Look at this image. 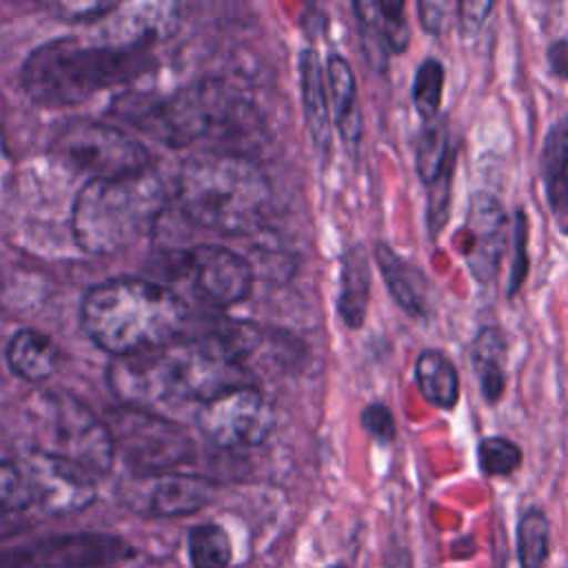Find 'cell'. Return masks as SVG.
<instances>
[{
	"instance_id": "8d00e7d4",
	"label": "cell",
	"mask_w": 568,
	"mask_h": 568,
	"mask_svg": "<svg viewBox=\"0 0 568 568\" xmlns=\"http://www.w3.org/2000/svg\"><path fill=\"white\" fill-rule=\"evenodd\" d=\"M118 4L113 2H106V4H100V2H89V4H58L53 11L60 16V20H100L104 13L109 11H115Z\"/></svg>"
},
{
	"instance_id": "8fae6325",
	"label": "cell",
	"mask_w": 568,
	"mask_h": 568,
	"mask_svg": "<svg viewBox=\"0 0 568 568\" xmlns=\"http://www.w3.org/2000/svg\"><path fill=\"white\" fill-rule=\"evenodd\" d=\"M173 266L189 282L195 297L217 308L244 302L255 280V268L244 255L215 244H202L180 253Z\"/></svg>"
},
{
	"instance_id": "5bb4252c",
	"label": "cell",
	"mask_w": 568,
	"mask_h": 568,
	"mask_svg": "<svg viewBox=\"0 0 568 568\" xmlns=\"http://www.w3.org/2000/svg\"><path fill=\"white\" fill-rule=\"evenodd\" d=\"M122 550L124 546L115 537L73 532L0 550V568H95L118 559Z\"/></svg>"
},
{
	"instance_id": "d6a6232c",
	"label": "cell",
	"mask_w": 568,
	"mask_h": 568,
	"mask_svg": "<svg viewBox=\"0 0 568 568\" xmlns=\"http://www.w3.org/2000/svg\"><path fill=\"white\" fill-rule=\"evenodd\" d=\"M453 171H455V164L448 166L433 184L426 186V229L433 240L442 233V229L450 217Z\"/></svg>"
},
{
	"instance_id": "ab89813d",
	"label": "cell",
	"mask_w": 568,
	"mask_h": 568,
	"mask_svg": "<svg viewBox=\"0 0 568 568\" xmlns=\"http://www.w3.org/2000/svg\"><path fill=\"white\" fill-rule=\"evenodd\" d=\"M388 568H410V557L402 550L399 555H395V557H393V564H390Z\"/></svg>"
},
{
	"instance_id": "6da1fadb",
	"label": "cell",
	"mask_w": 568,
	"mask_h": 568,
	"mask_svg": "<svg viewBox=\"0 0 568 568\" xmlns=\"http://www.w3.org/2000/svg\"><path fill=\"white\" fill-rule=\"evenodd\" d=\"M186 317L180 295L140 277L100 282L80 302V324L87 337L113 357L175 344L184 335Z\"/></svg>"
},
{
	"instance_id": "9c48e42d",
	"label": "cell",
	"mask_w": 568,
	"mask_h": 568,
	"mask_svg": "<svg viewBox=\"0 0 568 568\" xmlns=\"http://www.w3.org/2000/svg\"><path fill=\"white\" fill-rule=\"evenodd\" d=\"M106 382L124 406L158 413L160 406L193 404L180 339L164 348L113 357Z\"/></svg>"
},
{
	"instance_id": "83f0119b",
	"label": "cell",
	"mask_w": 568,
	"mask_h": 568,
	"mask_svg": "<svg viewBox=\"0 0 568 568\" xmlns=\"http://www.w3.org/2000/svg\"><path fill=\"white\" fill-rule=\"evenodd\" d=\"M521 446L508 437L488 435L477 444V464L486 477H508L521 466Z\"/></svg>"
},
{
	"instance_id": "836d02e7",
	"label": "cell",
	"mask_w": 568,
	"mask_h": 568,
	"mask_svg": "<svg viewBox=\"0 0 568 568\" xmlns=\"http://www.w3.org/2000/svg\"><path fill=\"white\" fill-rule=\"evenodd\" d=\"M362 428L379 444H390L397 435V426H395V417L390 413V408L382 402H373L368 404L362 415H359Z\"/></svg>"
},
{
	"instance_id": "60d3db41",
	"label": "cell",
	"mask_w": 568,
	"mask_h": 568,
	"mask_svg": "<svg viewBox=\"0 0 568 568\" xmlns=\"http://www.w3.org/2000/svg\"><path fill=\"white\" fill-rule=\"evenodd\" d=\"M328 568H346V566H342V564H335V566H328Z\"/></svg>"
},
{
	"instance_id": "cb8c5ba5",
	"label": "cell",
	"mask_w": 568,
	"mask_h": 568,
	"mask_svg": "<svg viewBox=\"0 0 568 568\" xmlns=\"http://www.w3.org/2000/svg\"><path fill=\"white\" fill-rule=\"evenodd\" d=\"M60 353L58 346L40 331L22 328L18 331L7 346L9 368L24 382L38 384L53 375Z\"/></svg>"
},
{
	"instance_id": "2e32d148",
	"label": "cell",
	"mask_w": 568,
	"mask_h": 568,
	"mask_svg": "<svg viewBox=\"0 0 568 568\" xmlns=\"http://www.w3.org/2000/svg\"><path fill=\"white\" fill-rule=\"evenodd\" d=\"M373 257L395 304L406 315L415 320H426L433 306L430 280L426 277V273L417 264L404 260L388 242H375Z\"/></svg>"
},
{
	"instance_id": "e0dca14e",
	"label": "cell",
	"mask_w": 568,
	"mask_h": 568,
	"mask_svg": "<svg viewBox=\"0 0 568 568\" xmlns=\"http://www.w3.org/2000/svg\"><path fill=\"white\" fill-rule=\"evenodd\" d=\"M539 175L552 222L568 237V111L548 126L541 140Z\"/></svg>"
},
{
	"instance_id": "4fadbf2b",
	"label": "cell",
	"mask_w": 568,
	"mask_h": 568,
	"mask_svg": "<svg viewBox=\"0 0 568 568\" xmlns=\"http://www.w3.org/2000/svg\"><path fill=\"white\" fill-rule=\"evenodd\" d=\"M506 231L508 213L504 202L488 191L473 193L466 204V242L459 253L470 277L481 286L493 284L499 273L501 260L506 255Z\"/></svg>"
},
{
	"instance_id": "d6986e66",
	"label": "cell",
	"mask_w": 568,
	"mask_h": 568,
	"mask_svg": "<svg viewBox=\"0 0 568 568\" xmlns=\"http://www.w3.org/2000/svg\"><path fill=\"white\" fill-rule=\"evenodd\" d=\"M326 87H328L333 122L342 140L348 146H357L364 131L362 109L357 100V82L351 69V62L339 53H331L326 60Z\"/></svg>"
},
{
	"instance_id": "d4e9b609",
	"label": "cell",
	"mask_w": 568,
	"mask_h": 568,
	"mask_svg": "<svg viewBox=\"0 0 568 568\" xmlns=\"http://www.w3.org/2000/svg\"><path fill=\"white\" fill-rule=\"evenodd\" d=\"M519 568H546L550 550V521L541 508H528L517 521Z\"/></svg>"
},
{
	"instance_id": "7c38bea8",
	"label": "cell",
	"mask_w": 568,
	"mask_h": 568,
	"mask_svg": "<svg viewBox=\"0 0 568 568\" xmlns=\"http://www.w3.org/2000/svg\"><path fill=\"white\" fill-rule=\"evenodd\" d=\"M122 501L142 515L151 517H184L204 508L213 495L215 484L189 473H153L129 477L120 486Z\"/></svg>"
},
{
	"instance_id": "8992f818",
	"label": "cell",
	"mask_w": 568,
	"mask_h": 568,
	"mask_svg": "<svg viewBox=\"0 0 568 568\" xmlns=\"http://www.w3.org/2000/svg\"><path fill=\"white\" fill-rule=\"evenodd\" d=\"M33 450L64 459L91 477L106 475L115 446L106 422L67 390L40 393L29 404Z\"/></svg>"
},
{
	"instance_id": "f35d334b",
	"label": "cell",
	"mask_w": 568,
	"mask_h": 568,
	"mask_svg": "<svg viewBox=\"0 0 568 568\" xmlns=\"http://www.w3.org/2000/svg\"><path fill=\"white\" fill-rule=\"evenodd\" d=\"M20 530H22V521L18 519V515H9V513L0 510V539L16 535Z\"/></svg>"
},
{
	"instance_id": "603a6c76",
	"label": "cell",
	"mask_w": 568,
	"mask_h": 568,
	"mask_svg": "<svg viewBox=\"0 0 568 568\" xmlns=\"http://www.w3.org/2000/svg\"><path fill=\"white\" fill-rule=\"evenodd\" d=\"M415 171L424 186L433 184L448 166L457 160V144L450 138V126L446 115L426 120L413 142Z\"/></svg>"
},
{
	"instance_id": "7a4b0ae2",
	"label": "cell",
	"mask_w": 568,
	"mask_h": 568,
	"mask_svg": "<svg viewBox=\"0 0 568 568\" xmlns=\"http://www.w3.org/2000/svg\"><path fill=\"white\" fill-rule=\"evenodd\" d=\"M175 202L186 220L224 235L257 233L271 204L262 169L231 151L186 160L175 180Z\"/></svg>"
},
{
	"instance_id": "f1b7e54d",
	"label": "cell",
	"mask_w": 568,
	"mask_h": 568,
	"mask_svg": "<svg viewBox=\"0 0 568 568\" xmlns=\"http://www.w3.org/2000/svg\"><path fill=\"white\" fill-rule=\"evenodd\" d=\"M33 506V493L20 459L0 462V510L20 515Z\"/></svg>"
},
{
	"instance_id": "1f68e13d",
	"label": "cell",
	"mask_w": 568,
	"mask_h": 568,
	"mask_svg": "<svg viewBox=\"0 0 568 568\" xmlns=\"http://www.w3.org/2000/svg\"><path fill=\"white\" fill-rule=\"evenodd\" d=\"M404 9L406 4L402 0H377V24L390 55L404 53L410 42V27Z\"/></svg>"
},
{
	"instance_id": "3957f363",
	"label": "cell",
	"mask_w": 568,
	"mask_h": 568,
	"mask_svg": "<svg viewBox=\"0 0 568 568\" xmlns=\"http://www.w3.org/2000/svg\"><path fill=\"white\" fill-rule=\"evenodd\" d=\"M151 64L153 58L146 44H82L60 38L29 53L20 80L33 102L55 109L84 102L102 89L126 84Z\"/></svg>"
},
{
	"instance_id": "4316f807",
	"label": "cell",
	"mask_w": 568,
	"mask_h": 568,
	"mask_svg": "<svg viewBox=\"0 0 568 568\" xmlns=\"http://www.w3.org/2000/svg\"><path fill=\"white\" fill-rule=\"evenodd\" d=\"M444 80H446V71L439 58L428 55L417 64L413 75V87H410V100L417 115L424 122L439 115V106L444 98Z\"/></svg>"
},
{
	"instance_id": "30bf717a",
	"label": "cell",
	"mask_w": 568,
	"mask_h": 568,
	"mask_svg": "<svg viewBox=\"0 0 568 568\" xmlns=\"http://www.w3.org/2000/svg\"><path fill=\"white\" fill-rule=\"evenodd\" d=\"M195 424L206 439L222 448H251L268 437L275 415L264 395L248 384L200 404Z\"/></svg>"
},
{
	"instance_id": "9a60e30c",
	"label": "cell",
	"mask_w": 568,
	"mask_h": 568,
	"mask_svg": "<svg viewBox=\"0 0 568 568\" xmlns=\"http://www.w3.org/2000/svg\"><path fill=\"white\" fill-rule=\"evenodd\" d=\"M20 464L31 484L33 506L49 515L78 513L95 497L93 477L64 459L29 450L20 457Z\"/></svg>"
},
{
	"instance_id": "d590c367",
	"label": "cell",
	"mask_w": 568,
	"mask_h": 568,
	"mask_svg": "<svg viewBox=\"0 0 568 568\" xmlns=\"http://www.w3.org/2000/svg\"><path fill=\"white\" fill-rule=\"evenodd\" d=\"M448 11H450V4H446V2H433V0H419L417 2L419 22L433 36L444 31L446 20H448Z\"/></svg>"
},
{
	"instance_id": "74e56055",
	"label": "cell",
	"mask_w": 568,
	"mask_h": 568,
	"mask_svg": "<svg viewBox=\"0 0 568 568\" xmlns=\"http://www.w3.org/2000/svg\"><path fill=\"white\" fill-rule=\"evenodd\" d=\"M546 62L552 78L568 82V40L566 38H557L546 47Z\"/></svg>"
},
{
	"instance_id": "277c9868",
	"label": "cell",
	"mask_w": 568,
	"mask_h": 568,
	"mask_svg": "<svg viewBox=\"0 0 568 568\" xmlns=\"http://www.w3.org/2000/svg\"><path fill=\"white\" fill-rule=\"evenodd\" d=\"M166 204V186L151 169L111 180H87L71 211L73 237L93 255L124 251L160 224Z\"/></svg>"
},
{
	"instance_id": "ba28073f",
	"label": "cell",
	"mask_w": 568,
	"mask_h": 568,
	"mask_svg": "<svg viewBox=\"0 0 568 568\" xmlns=\"http://www.w3.org/2000/svg\"><path fill=\"white\" fill-rule=\"evenodd\" d=\"M106 428L115 453H120L138 475L171 473L195 453L186 428L162 413L122 404L106 413Z\"/></svg>"
},
{
	"instance_id": "7402d4cb",
	"label": "cell",
	"mask_w": 568,
	"mask_h": 568,
	"mask_svg": "<svg viewBox=\"0 0 568 568\" xmlns=\"http://www.w3.org/2000/svg\"><path fill=\"white\" fill-rule=\"evenodd\" d=\"M415 384L422 397L437 410H453L459 402V373L439 348H426L415 359Z\"/></svg>"
},
{
	"instance_id": "e575fe53",
	"label": "cell",
	"mask_w": 568,
	"mask_h": 568,
	"mask_svg": "<svg viewBox=\"0 0 568 568\" xmlns=\"http://www.w3.org/2000/svg\"><path fill=\"white\" fill-rule=\"evenodd\" d=\"M493 7H495V2H490V0H462V2H457L459 31L464 36H475L481 29V24L486 22Z\"/></svg>"
},
{
	"instance_id": "5b68a950",
	"label": "cell",
	"mask_w": 568,
	"mask_h": 568,
	"mask_svg": "<svg viewBox=\"0 0 568 568\" xmlns=\"http://www.w3.org/2000/svg\"><path fill=\"white\" fill-rule=\"evenodd\" d=\"M120 111L164 144L182 146L200 138L231 135L251 126V109L217 80H202L171 98H131Z\"/></svg>"
},
{
	"instance_id": "484cf974",
	"label": "cell",
	"mask_w": 568,
	"mask_h": 568,
	"mask_svg": "<svg viewBox=\"0 0 568 568\" xmlns=\"http://www.w3.org/2000/svg\"><path fill=\"white\" fill-rule=\"evenodd\" d=\"M186 550L193 568H226L233 559V546L226 530L211 521L189 530Z\"/></svg>"
},
{
	"instance_id": "f546056e",
	"label": "cell",
	"mask_w": 568,
	"mask_h": 568,
	"mask_svg": "<svg viewBox=\"0 0 568 568\" xmlns=\"http://www.w3.org/2000/svg\"><path fill=\"white\" fill-rule=\"evenodd\" d=\"M353 11L357 18V27H359V36H362V47L366 53V60L371 62V67H375L377 71H384L388 64V49L384 44V38L379 33V24H377V2L373 0H357L353 2Z\"/></svg>"
},
{
	"instance_id": "ffe728a7",
	"label": "cell",
	"mask_w": 568,
	"mask_h": 568,
	"mask_svg": "<svg viewBox=\"0 0 568 568\" xmlns=\"http://www.w3.org/2000/svg\"><path fill=\"white\" fill-rule=\"evenodd\" d=\"M506 333L495 324L481 326L470 344V366L479 382V393L488 406L501 402L506 393Z\"/></svg>"
},
{
	"instance_id": "44dd1931",
	"label": "cell",
	"mask_w": 568,
	"mask_h": 568,
	"mask_svg": "<svg viewBox=\"0 0 568 568\" xmlns=\"http://www.w3.org/2000/svg\"><path fill=\"white\" fill-rule=\"evenodd\" d=\"M371 300V260L362 244L344 251L339 268L337 313L348 328H359L366 320Z\"/></svg>"
},
{
	"instance_id": "4dcf8cb0",
	"label": "cell",
	"mask_w": 568,
	"mask_h": 568,
	"mask_svg": "<svg viewBox=\"0 0 568 568\" xmlns=\"http://www.w3.org/2000/svg\"><path fill=\"white\" fill-rule=\"evenodd\" d=\"M510 244H513V262L510 273L506 282V297L513 300L521 284L526 282L528 268H530V255H528V217L524 209H517L510 217Z\"/></svg>"
},
{
	"instance_id": "ac0fdd59",
	"label": "cell",
	"mask_w": 568,
	"mask_h": 568,
	"mask_svg": "<svg viewBox=\"0 0 568 568\" xmlns=\"http://www.w3.org/2000/svg\"><path fill=\"white\" fill-rule=\"evenodd\" d=\"M300 87L313 149L326 162L331 153V100L326 73L322 71L315 49H304L300 53Z\"/></svg>"
},
{
	"instance_id": "52a82bcc",
	"label": "cell",
	"mask_w": 568,
	"mask_h": 568,
	"mask_svg": "<svg viewBox=\"0 0 568 568\" xmlns=\"http://www.w3.org/2000/svg\"><path fill=\"white\" fill-rule=\"evenodd\" d=\"M49 153L89 180H111L151 169L149 153L135 138L89 118L58 122L49 135Z\"/></svg>"
}]
</instances>
